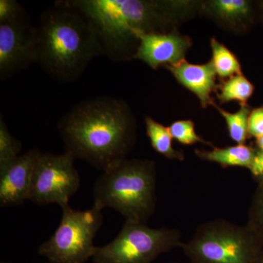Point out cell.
<instances>
[{
	"instance_id": "10",
	"label": "cell",
	"mask_w": 263,
	"mask_h": 263,
	"mask_svg": "<svg viewBox=\"0 0 263 263\" xmlns=\"http://www.w3.org/2000/svg\"><path fill=\"white\" fill-rule=\"evenodd\" d=\"M138 46L133 59L141 60L153 69L174 65L185 60L192 42L190 37L176 31L139 32Z\"/></svg>"
},
{
	"instance_id": "5",
	"label": "cell",
	"mask_w": 263,
	"mask_h": 263,
	"mask_svg": "<svg viewBox=\"0 0 263 263\" xmlns=\"http://www.w3.org/2000/svg\"><path fill=\"white\" fill-rule=\"evenodd\" d=\"M181 248L192 263H255L263 238L247 224L216 219L199 226Z\"/></svg>"
},
{
	"instance_id": "11",
	"label": "cell",
	"mask_w": 263,
	"mask_h": 263,
	"mask_svg": "<svg viewBox=\"0 0 263 263\" xmlns=\"http://www.w3.org/2000/svg\"><path fill=\"white\" fill-rule=\"evenodd\" d=\"M41 152L29 150L14 160L0 164V205H21L28 200L36 162Z\"/></svg>"
},
{
	"instance_id": "2",
	"label": "cell",
	"mask_w": 263,
	"mask_h": 263,
	"mask_svg": "<svg viewBox=\"0 0 263 263\" xmlns=\"http://www.w3.org/2000/svg\"><path fill=\"white\" fill-rule=\"evenodd\" d=\"M94 31L103 56L130 60L139 32H165L179 3L143 0H68Z\"/></svg>"
},
{
	"instance_id": "12",
	"label": "cell",
	"mask_w": 263,
	"mask_h": 263,
	"mask_svg": "<svg viewBox=\"0 0 263 263\" xmlns=\"http://www.w3.org/2000/svg\"><path fill=\"white\" fill-rule=\"evenodd\" d=\"M165 67L179 84L196 95L202 108L214 104L212 93L217 90V75L212 61L202 65H194L183 60Z\"/></svg>"
},
{
	"instance_id": "26",
	"label": "cell",
	"mask_w": 263,
	"mask_h": 263,
	"mask_svg": "<svg viewBox=\"0 0 263 263\" xmlns=\"http://www.w3.org/2000/svg\"><path fill=\"white\" fill-rule=\"evenodd\" d=\"M255 263H263V250L261 252L260 255L259 256L258 259L256 261Z\"/></svg>"
},
{
	"instance_id": "25",
	"label": "cell",
	"mask_w": 263,
	"mask_h": 263,
	"mask_svg": "<svg viewBox=\"0 0 263 263\" xmlns=\"http://www.w3.org/2000/svg\"><path fill=\"white\" fill-rule=\"evenodd\" d=\"M256 148L257 149L262 151L263 152V135L259 136V138H256Z\"/></svg>"
},
{
	"instance_id": "9",
	"label": "cell",
	"mask_w": 263,
	"mask_h": 263,
	"mask_svg": "<svg viewBox=\"0 0 263 263\" xmlns=\"http://www.w3.org/2000/svg\"><path fill=\"white\" fill-rule=\"evenodd\" d=\"M37 29L27 13L0 24V79L5 81L37 62Z\"/></svg>"
},
{
	"instance_id": "22",
	"label": "cell",
	"mask_w": 263,
	"mask_h": 263,
	"mask_svg": "<svg viewBox=\"0 0 263 263\" xmlns=\"http://www.w3.org/2000/svg\"><path fill=\"white\" fill-rule=\"evenodd\" d=\"M25 13L22 5L15 0H0V24L10 23Z\"/></svg>"
},
{
	"instance_id": "28",
	"label": "cell",
	"mask_w": 263,
	"mask_h": 263,
	"mask_svg": "<svg viewBox=\"0 0 263 263\" xmlns=\"http://www.w3.org/2000/svg\"><path fill=\"white\" fill-rule=\"evenodd\" d=\"M172 263H176V262H172Z\"/></svg>"
},
{
	"instance_id": "17",
	"label": "cell",
	"mask_w": 263,
	"mask_h": 263,
	"mask_svg": "<svg viewBox=\"0 0 263 263\" xmlns=\"http://www.w3.org/2000/svg\"><path fill=\"white\" fill-rule=\"evenodd\" d=\"M212 50V62L216 75L222 80L232 76L242 75L241 65L238 58L224 45L219 43L215 37L211 40Z\"/></svg>"
},
{
	"instance_id": "15",
	"label": "cell",
	"mask_w": 263,
	"mask_h": 263,
	"mask_svg": "<svg viewBox=\"0 0 263 263\" xmlns=\"http://www.w3.org/2000/svg\"><path fill=\"white\" fill-rule=\"evenodd\" d=\"M145 123L147 136L156 152L171 160H184L183 152L176 150L173 147V138L168 127H164L163 124L156 122L150 117H146Z\"/></svg>"
},
{
	"instance_id": "6",
	"label": "cell",
	"mask_w": 263,
	"mask_h": 263,
	"mask_svg": "<svg viewBox=\"0 0 263 263\" xmlns=\"http://www.w3.org/2000/svg\"><path fill=\"white\" fill-rule=\"evenodd\" d=\"M62 209L60 226L38 252L51 263H85L96 250L94 239L103 224L102 210L93 205L81 212L69 204Z\"/></svg>"
},
{
	"instance_id": "20",
	"label": "cell",
	"mask_w": 263,
	"mask_h": 263,
	"mask_svg": "<svg viewBox=\"0 0 263 263\" xmlns=\"http://www.w3.org/2000/svg\"><path fill=\"white\" fill-rule=\"evenodd\" d=\"M22 144L12 136L5 124L3 114L0 116V164L14 160L22 151Z\"/></svg>"
},
{
	"instance_id": "18",
	"label": "cell",
	"mask_w": 263,
	"mask_h": 263,
	"mask_svg": "<svg viewBox=\"0 0 263 263\" xmlns=\"http://www.w3.org/2000/svg\"><path fill=\"white\" fill-rule=\"evenodd\" d=\"M212 105L217 109L226 120L230 138L237 144H245L246 141L249 138V117L252 111L251 107L247 104L240 105L238 111L230 113L219 108L214 103Z\"/></svg>"
},
{
	"instance_id": "19",
	"label": "cell",
	"mask_w": 263,
	"mask_h": 263,
	"mask_svg": "<svg viewBox=\"0 0 263 263\" xmlns=\"http://www.w3.org/2000/svg\"><path fill=\"white\" fill-rule=\"evenodd\" d=\"M168 128L173 139L179 142L182 145L191 146L197 143H201L212 148L214 147L212 143L205 141L197 134L195 124L192 120L176 121Z\"/></svg>"
},
{
	"instance_id": "1",
	"label": "cell",
	"mask_w": 263,
	"mask_h": 263,
	"mask_svg": "<svg viewBox=\"0 0 263 263\" xmlns=\"http://www.w3.org/2000/svg\"><path fill=\"white\" fill-rule=\"evenodd\" d=\"M65 152L105 171L125 160L136 139V122L125 102L98 97L76 104L58 123Z\"/></svg>"
},
{
	"instance_id": "16",
	"label": "cell",
	"mask_w": 263,
	"mask_h": 263,
	"mask_svg": "<svg viewBox=\"0 0 263 263\" xmlns=\"http://www.w3.org/2000/svg\"><path fill=\"white\" fill-rule=\"evenodd\" d=\"M217 98L221 103L230 101L239 102L240 105L247 104V101L253 95L254 85L245 76H232L227 80H222L220 86H218Z\"/></svg>"
},
{
	"instance_id": "21",
	"label": "cell",
	"mask_w": 263,
	"mask_h": 263,
	"mask_svg": "<svg viewBox=\"0 0 263 263\" xmlns=\"http://www.w3.org/2000/svg\"><path fill=\"white\" fill-rule=\"evenodd\" d=\"M247 226L263 238V182L257 183L252 196Z\"/></svg>"
},
{
	"instance_id": "24",
	"label": "cell",
	"mask_w": 263,
	"mask_h": 263,
	"mask_svg": "<svg viewBox=\"0 0 263 263\" xmlns=\"http://www.w3.org/2000/svg\"><path fill=\"white\" fill-rule=\"evenodd\" d=\"M254 181L257 183L263 182V152L257 149L253 162L249 170Z\"/></svg>"
},
{
	"instance_id": "8",
	"label": "cell",
	"mask_w": 263,
	"mask_h": 263,
	"mask_svg": "<svg viewBox=\"0 0 263 263\" xmlns=\"http://www.w3.org/2000/svg\"><path fill=\"white\" fill-rule=\"evenodd\" d=\"M70 152L62 155L42 153L36 162L28 200L39 205L69 204L80 187V175Z\"/></svg>"
},
{
	"instance_id": "4",
	"label": "cell",
	"mask_w": 263,
	"mask_h": 263,
	"mask_svg": "<svg viewBox=\"0 0 263 263\" xmlns=\"http://www.w3.org/2000/svg\"><path fill=\"white\" fill-rule=\"evenodd\" d=\"M157 168L154 161L125 160L103 171L94 186V205L120 213L126 221L146 223L157 204Z\"/></svg>"
},
{
	"instance_id": "23",
	"label": "cell",
	"mask_w": 263,
	"mask_h": 263,
	"mask_svg": "<svg viewBox=\"0 0 263 263\" xmlns=\"http://www.w3.org/2000/svg\"><path fill=\"white\" fill-rule=\"evenodd\" d=\"M263 135V106L252 110L249 117V136L257 138Z\"/></svg>"
},
{
	"instance_id": "14",
	"label": "cell",
	"mask_w": 263,
	"mask_h": 263,
	"mask_svg": "<svg viewBox=\"0 0 263 263\" xmlns=\"http://www.w3.org/2000/svg\"><path fill=\"white\" fill-rule=\"evenodd\" d=\"M205 10L231 27L245 25L252 21V5L247 0H213L205 3Z\"/></svg>"
},
{
	"instance_id": "13",
	"label": "cell",
	"mask_w": 263,
	"mask_h": 263,
	"mask_svg": "<svg viewBox=\"0 0 263 263\" xmlns=\"http://www.w3.org/2000/svg\"><path fill=\"white\" fill-rule=\"evenodd\" d=\"M257 152V148L247 144L216 148L211 151L196 150L195 154L201 160L215 162L223 168L245 167L249 170Z\"/></svg>"
},
{
	"instance_id": "7",
	"label": "cell",
	"mask_w": 263,
	"mask_h": 263,
	"mask_svg": "<svg viewBox=\"0 0 263 263\" xmlns=\"http://www.w3.org/2000/svg\"><path fill=\"white\" fill-rule=\"evenodd\" d=\"M182 243L179 230L126 221L111 242L97 247L92 259L95 263H152Z\"/></svg>"
},
{
	"instance_id": "27",
	"label": "cell",
	"mask_w": 263,
	"mask_h": 263,
	"mask_svg": "<svg viewBox=\"0 0 263 263\" xmlns=\"http://www.w3.org/2000/svg\"><path fill=\"white\" fill-rule=\"evenodd\" d=\"M261 9L262 10V14H263V2L261 3Z\"/></svg>"
},
{
	"instance_id": "3",
	"label": "cell",
	"mask_w": 263,
	"mask_h": 263,
	"mask_svg": "<svg viewBox=\"0 0 263 263\" xmlns=\"http://www.w3.org/2000/svg\"><path fill=\"white\" fill-rule=\"evenodd\" d=\"M37 29V63L55 80L73 82L103 55L91 26L67 1L45 10Z\"/></svg>"
}]
</instances>
